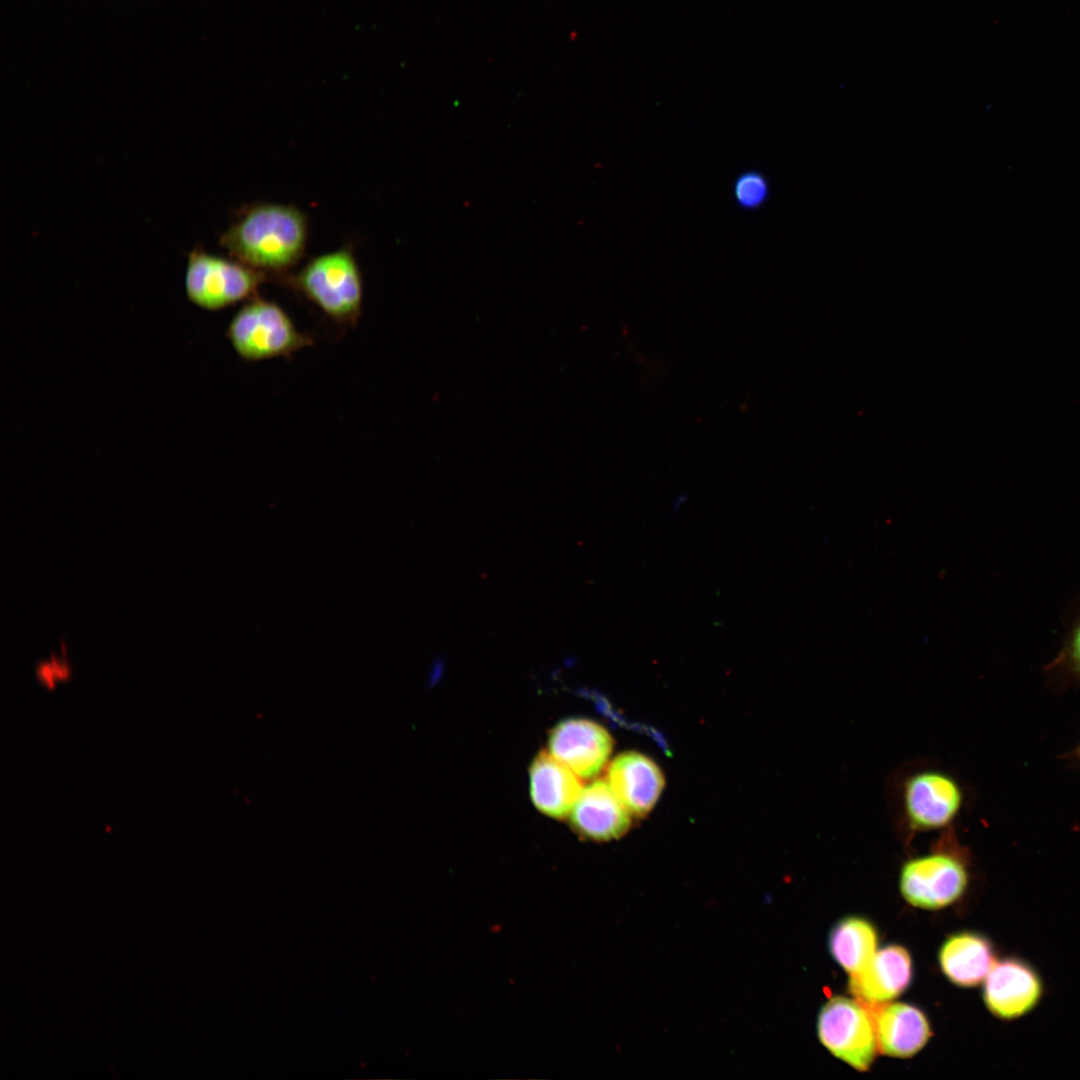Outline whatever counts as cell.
Returning <instances> with one entry per match:
<instances>
[{
	"instance_id": "1",
	"label": "cell",
	"mask_w": 1080,
	"mask_h": 1080,
	"mask_svg": "<svg viewBox=\"0 0 1080 1080\" xmlns=\"http://www.w3.org/2000/svg\"><path fill=\"white\" fill-rule=\"evenodd\" d=\"M308 235V218L298 207L254 202L237 212L219 244L230 257L277 281L301 261Z\"/></svg>"
},
{
	"instance_id": "2",
	"label": "cell",
	"mask_w": 1080,
	"mask_h": 1080,
	"mask_svg": "<svg viewBox=\"0 0 1080 1080\" xmlns=\"http://www.w3.org/2000/svg\"><path fill=\"white\" fill-rule=\"evenodd\" d=\"M276 282L302 295L339 326L353 328L359 322L364 286L350 246L317 255Z\"/></svg>"
},
{
	"instance_id": "3",
	"label": "cell",
	"mask_w": 1080,
	"mask_h": 1080,
	"mask_svg": "<svg viewBox=\"0 0 1080 1080\" xmlns=\"http://www.w3.org/2000/svg\"><path fill=\"white\" fill-rule=\"evenodd\" d=\"M225 337L245 362L291 358L315 343L279 304L259 294L245 301L232 316Z\"/></svg>"
},
{
	"instance_id": "4",
	"label": "cell",
	"mask_w": 1080,
	"mask_h": 1080,
	"mask_svg": "<svg viewBox=\"0 0 1080 1080\" xmlns=\"http://www.w3.org/2000/svg\"><path fill=\"white\" fill-rule=\"evenodd\" d=\"M968 883V854L951 828L945 830L931 852L907 860L899 876L903 897L913 906L931 910L958 900Z\"/></svg>"
},
{
	"instance_id": "5",
	"label": "cell",
	"mask_w": 1080,
	"mask_h": 1080,
	"mask_svg": "<svg viewBox=\"0 0 1080 1080\" xmlns=\"http://www.w3.org/2000/svg\"><path fill=\"white\" fill-rule=\"evenodd\" d=\"M271 276L230 257L195 248L188 254L184 287L187 299L206 311H219L258 295Z\"/></svg>"
},
{
	"instance_id": "6",
	"label": "cell",
	"mask_w": 1080,
	"mask_h": 1080,
	"mask_svg": "<svg viewBox=\"0 0 1080 1080\" xmlns=\"http://www.w3.org/2000/svg\"><path fill=\"white\" fill-rule=\"evenodd\" d=\"M964 801L959 781L940 768H917L899 785L900 820L909 834L952 828Z\"/></svg>"
},
{
	"instance_id": "7",
	"label": "cell",
	"mask_w": 1080,
	"mask_h": 1080,
	"mask_svg": "<svg viewBox=\"0 0 1080 1080\" xmlns=\"http://www.w3.org/2000/svg\"><path fill=\"white\" fill-rule=\"evenodd\" d=\"M818 1037L838 1059L858 1071H867L877 1053L874 1022L858 1001L837 996L824 1004L818 1015Z\"/></svg>"
},
{
	"instance_id": "8",
	"label": "cell",
	"mask_w": 1080,
	"mask_h": 1080,
	"mask_svg": "<svg viewBox=\"0 0 1080 1080\" xmlns=\"http://www.w3.org/2000/svg\"><path fill=\"white\" fill-rule=\"evenodd\" d=\"M1044 994L1037 970L1026 960L1011 956L996 961L983 988L990 1013L1005 1021L1021 1018L1036 1008Z\"/></svg>"
},
{
	"instance_id": "9",
	"label": "cell",
	"mask_w": 1080,
	"mask_h": 1080,
	"mask_svg": "<svg viewBox=\"0 0 1080 1080\" xmlns=\"http://www.w3.org/2000/svg\"><path fill=\"white\" fill-rule=\"evenodd\" d=\"M612 738L605 728L586 719L558 723L548 738L549 752L579 777L595 776L612 751Z\"/></svg>"
},
{
	"instance_id": "10",
	"label": "cell",
	"mask_w": 1080,
	"mask_h": 1080,
	"mask_svg": "<svg viewBox=\"0 0 1080 1080\" xmlns=\"http://www.w3.org/2000/svg\"><path fill=\"white\" fill-rule=\"evenodd\" d=\"M912 979V961L899 945L885 946L858 972L850 974L848 988L867 1009L881 1006L898 997Z\"/></svg>"
},
{
	"instance_id": "11",
	"label": "cell",
	"mask_w": 1080,
	"mask_h": 1080,
	"mask_svg": "<svg viewBox=\"0 0 1080 1080\" xmlns=\"http://www.w3.org/2000/svg\"><path fill=\"white\" fill-rule=\"evenodd\" d=\"M629 815L609 783L596 780L582 789L569 818L573 829L582 837L609 841L629 829Z\"/></svg>"
},
{
	"instance_id": "12",
	"label": "cell",
	"mask_w": 1080,
	"mask_h": 1080,
	"mask_svg": "<svg viewBox=\"0 0 1080 1080\" xmlns=\"http://www.w3.org/2000/svg\"><path fill=\"white\" fill-rule=\"evenodd\" d=\"M608 783L630 814L648 813L658 800L663 787V773L657 764L638 752L618 755L610 764Z\"/></svg>"
},
{
	"instance_id": "13",
	"label": "cell",
	"mask_w": 1080,
	"mask_h": 1080,
	"mask_svg": "<svg viewBox=\"0 0 1080 1080\" xmlns=\"http://www.w3.org/2000/svg\"><path fill=\"white\" fill-rule=\"evenodd\" d=\"M868 1010L873 1018L878 1048L885 1055L911 1057L931 1036L926 1016L913 1005L885 1003Z\"/></svg>"
},
{
	"instance_id": "14",
	"label": "cell",
	"mask_w": 1080,
	"mask_h": 1080,
	"mask_svg": "<svg viewBox=\"0 0 1080 1080\" xmlns=\"http://www.w3.org/2000/svg\"><path fill=\"white\" fill-rule=\"evenodd\" d=\"M530 795L543 814L563 819L569 816L582 791L579 776L549 751L539 752L529 769Z\"/></svg>"
},
{
	"instance_id": "15",
	"label": "cell",
	"mask_w": 1080,
	"mask_h": 1080,
	"mask_svg": "<svg viewBox=\"0 0 1080 1080\" xmlns=\"http://www.w3.org/2000/svg\"><path fill=\"white\" fill-rule=\"evenodd\" d=\"M995 960L992 942L986 936L971 931L950 936L939 951L943 973L960 987H974L983 982Z\"/></svg>"
},
{
	"instance_id": "16",
	"label": "cell",
	"mask_w": 1080,
	"mask_h": 1080,
	"mask_svg": "<svg viewBox=\"0 0 1080 1080\" xmlns=\"http://www.w3.org/2000/svg\"><path fill=\"white\" fill-rule=\"evenodd\" d=\"M828 945L834 960L853 974L861 970L876 953L878 934L868 920L849 916L833 926Z\"/></svg>"
},
{
	"instance_id": "17",
	"label": "cell",
	"mask_w": 1080,
	"mask_h": 1080,
	"mask_svg": "<svg viewBox=\"0 0 1080 1080\" xmlns=\"http://www.w3.org/2000/svg\"><path fill=\"white\" fill-rule=\"evenodd\" d=\"M1044 672L1062 682H1080V606L1069 616L1061 649Z\"/></svg>"
},
{
	"instance_id": "18",
	"label": "cell",
	"mask_w": 1080,
	"mask_h": 1080,
	"mask_svg": "<svg viewBox=\"0 0 1080 1080\" xmlns=\"http://www.w3.org/2000/svg\"><path fill=\"white\" fill-rule=\"evenodd\" d=\"M736 205L747 212L762 208L769 200L771 185L765 174L756 169L739 173L732 185Z\"/></svg>"
},
{
	"instance_id": "19",
	"label": "cell",
	"mask_w": 1080,
	"mask_h": 1080,
	"mask_svg": "<svg viewBox=\"0 0 1080 1080\" xmlns=\"http://www.w3.org/2000/svg\"><path fill=\"white\" fill-rule=\"evenodd\" d=\"M1072 755L1080 762V743L1073 751Z\"/></svg>"
}]
</instances>
